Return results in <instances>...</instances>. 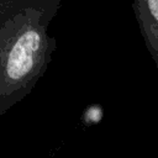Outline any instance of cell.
<instances>
[{
    "mask_svg": "<svg viewBox=\"0 0 158 158\" xmlns=\"http://www.w3.org/2000/svg\"><path fill=\"white\" fill-rule=\"evenodd\" d=\"M62 0H0V116L46 74L57 40L48 33Z\"/></svg>",
    "mask_w": 158,
    "mask_h": 158,
    "instance_id": "obj_1",
    "label": "cell"
},
{
    "mask_svg": "<svg viewBox=\"0 0 158 158\" xmlns=\"http://www.w3.org/2000/svg\"><path fill=\"white\" fill-rule=\"evenodd\" d=\"M132 9L144 44L158 69V0H133Z\"/></svg>",
    "mask_w": 158,
    "mask_h": 158,
    "instance_id": "obj_2",
    "label": "cell"
},
{
    "mask_svg": "<svg viewBox=\"0 0 158 158\" xmlns=\"http://www.w3.org/2000/svg\"><path fill=\"white\" fill-rule=\"evenodd\" d=\"M44 158H54V156L52 154V156H48V157H44Z\"/></svg>",
    "mask_w": 158,
    "mask_h": 158,
    "instance_id": "obj_3",
    "label": "cell"
}]
</instances>
